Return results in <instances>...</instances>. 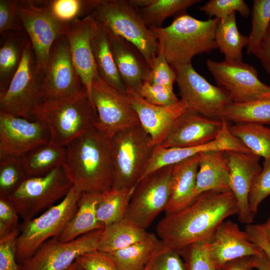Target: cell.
I'll return each instance as SVG.
<instances>
[{"mask_svg":"<svg viewBox=\"0 0 270 270\" xmlns=\"http://www.w3.org/2000/svg\"><path fill=\"white\" fill-rule=\"evenodd\" d=\"M172 166L158 169L138 182L129 202L126 219L146 230L164 211L171 194Z\"/></svg>","mask_w":270,"mask_h":270,"instance_id":"obj_10","label":"cell"},{"mask_svg":"<svg viewBox=\"0 0 270 270\" xmlns=\"http://www.w3.org/2000/svg\"><path fill=\"white\" fill-rule=\"evenodd\" d=\"M108 32L136 46L151 65L157 55L159 42L144 24L138 10L126 0H98L90 15Z\"/></svg>","mask_w":270,"mask_h":270,"instance_id":"obj_5","label":"cell"},{"mask_svg":"<svg viewBox=\"0 0 270 270\" xmlns=\"http://www.w3.org/2000/svg\"><path fill=\"white\" fill-rule=\"evenodd\" d=\"M200 154L172 166L171 194L164 210L166 214L179 210L190 204L196 194Z\"/></svg>","mask_w":270,"mask_h":270,"instance_id":"obj_25","label":"cell"},{"mask_svg":"<svg viewBox=\"0 0 270 270\" xmlns=\"http://www.w3.org/2000/svg\"><path fill=\"white\" fill-rule=\"evenodd\" d=\"M270 74V33L268 32L258 48L253 53Z\"/></svg>","mask_w":270,"mask_h":270,"instance_id":"obj_52","label":"cell"},{"mask_svg":"<svg viewBox=\"0 0 270 270\" xmlns=\"http://www.w3.org/2000/svg\"><path fill=\"white\" fill-rule=\"evenodd\" d=\"M23 26L20 18L19 0H0V33L10 30L19 32Z\"/></svg>","mask_w":270,"mask_h":270,"instance_id":"obj_47","label":"cell"},{"mask_svg":"<svg viewBox=\"0 0 270 270\" xmlns=\"http://www.w3.org/2000/svg\"><path fill=\"white\" fill-rule=\"evenodd\" d=\"M229 131L252 154L270 159V128L255 122H238L228 125Z\"/></svg>","mask_w":270,"mask_h":270,"instance_id":"obj_34","label":"cell"},{"mask_svg":"<svg viewBox=\"0 0 270 270\" xmlns=\"http://www.w3.org/2000/svg\"><path fill=\"white\" fill-rule=\"evenodd\" d=\"M108 33L114 60L124 84L138 92L142 84L150 79V65L133 44Z\"/></svg>","mask_w":270,"mask_h":270,"instance_id":"obj_24","label":"cell"},{"mask_svg":"<svg viewBox=\"0 0 270 270\" xmlns=\"http://www.w3.org/2000/svg\"><path fill=\"white\" fill-rule=\"evenodd\" d=\"M76 262L84 270H122L108 253L99 250L84 254Z\"/></svg>","mask_w":270,"mask_h":270,"instance_id":"obj_49","label":"cell"},{"mask_svg":"<svg viewBox=\"0 0 270 270\" xmlns=\"http://www.w3.org/2000/svg\"><path fill=\"white\" fill-rule=\"evenodd\" d=\"M197 174L196 194L213 190L231 191L230 170L226 151L214 150L201 152Z\"/></svg>","mask_w":270,"mask_h":270,"instance_id":"obj_26","label":"cell"},{"mask_svg":"<svg viewBox=\"0 0 270 270\" xmlns=\"http://www.w3.org/2000/svg\"><path fill=\"white\" fill-rule=\"evenodd\" d=\"M144 270H185V266L178 252L162 243Z\"/></svg>","mask_w":270,"mask_h":270,"instance_id":"obj_44","label":"cell"},{"mask_svg":"<svg viewBox=\"0 0 270 270\" xmlns=\"http://www.w3.org/2000/svg\"><path fill=\"white\" fill-rule=\"evenodd\" d=\"M223 124L224 120L211 118L187 110L176 119L160 146L188 148L204 144L217 137Z\"/></svg>","mask_w":270,"mask_h":270,"instance_id":"obj_21","label":"cell"},{"mask_svg":"<svg viewBox=\"0 0 270 270\" xmlns=\"http://www.w3.org/2000/svg\"><path fill=\"white\" fill-rule=\"evenodd\" d=\"M20 230L0 238V270H20L16 258V241Z\"/></svg>","mask_w":270,"mask_h":270,"instance_id":"obj_48","label":"cell"},{"mask_svg":"<svg viewBox=\"0 0 270 270\" xmlns=\"http://www.w3.org/2000/svg\"><path fill=\"white\" fill-rule=\"evenodd\" d=\"M251 16L252 28L246 46L248 54H253L268 32L270 24V0H254Z\"/></svg>","mask_w":270,"mask_h":270,"instance_id":"obj_39","label":"cell"},{"mask_svg":"<svg viewBox=\"0 0 270 270\" xmlns=\"http://www.w3.org/2000/svg\"><path fill=\"white\" fill-rule=\"evenodd\" d=\"M94 22L88 16L68 25L64 32L73 64L92 102V85L97 70L90 42Z\"/></svg>","mask_w":270,"mask_h":270,"instance_id":"obj_22","label":"cell"},{"mask_svg":"<svg viewBox=\"0 0 270 270\" xmlns=\"http://www.w3.org/2000/svg\"><path fill=\"white\" fill-rule=\"evenodd\" d=\"M215 39L218 48L224 56V60L242 61V50L248 46L249 39L238 30L236 13L218 20Z\"/></svg>","mask_w":270,"mask_h":270,"instance_id":"obj_33","label":"cell"},{"mask_svg":"<svg viewBox=\"0 0 270 270\" xmlns=\"http://www.w3.org/2000/svg\"><path fill=\"white\" fill-rule=\"evenodd\" d=\"M215 270H254L251 256L239 258L216 268Z\"/></svg>","mask_w":270,"mask_h":270,"instance_id":"obj_53","label":"cell"},{"mask_svg":"<svg viewBox=\"0 0 270 270\" xmlns=\"http://www.w3.org/2000/svg\"><path fill=\"white\" fill-rule=\"evenodd\" d=\"M245 232L248 240L262 250L270 248V217L261 224H247Z\"/></svg>","mask_w":270,"mask_h":270,"instance_id":"obj_51","label":"cell"},{"mask_svg":"<svg viewBox=\"0 0 270 270\" xmlns=\"http://www.w3.org/2000/svg\"><path fill=\"white\" fill-rule=\"evenodd\" d=\"M103 228L68 242L60 241L57 236L52 238L20 264V270H65L80 256L98 250Z\"/></svg>","mask_w":270,"mask_h":270,"instance_id":"obj_15","label":"cell"},{"mask_svg":"<svg viewBox=\"0 0 270 270\" xmlns=\"http://www.w3.org/2000/svg\"><path fill=\"white\" fill-rule=\"evenodd\" d=\"M98 0H48V6L53 16L65 26L78 19L90 16Z\"/></svg>","mask_w":270,"mask_h":270,"instance_id":"obj_38","label":"cell"},{"mask_svg":"<svg viewBox=\"0 0 270 270\" xmlns=\"http://www.w3.org/2000/svg\"><path fill=\"white\" fill-rule=\"evenodd\" d=\"M72 186L61 166L44 176L28 177L6 198L25 222L62 200Z\"/></svg>","mask_w":270,"mask_h":270,"instance_id":"obj_9","label":"cell"},{"mask_svg":"<svg viewBox=\"0 0 270 270\" xmlns=\"http://www.w3.org/2000/svg\"><path fill=\"white\" fill-rule=\"evenodd\" d=\"M199 10L210 18L214 16L219 20L224 19L236 12L246 18L250 12V8L242 0H210L199 7Z\"/></svg>","mask_w":270,"mask_h":270,"instance_id":"obj_42","label":"cell"},{"mask_svg":"<svg viewBox=\"0 0 270 270\" xmlns=\"http://www.w3.org/2000/svg\"><path fill=\"white\" fill-rule=\"evenodd\" d=\"M18 216L8 198L0 196V238L20 230Z\"/></svg>","mask_w":270,"mask_h":270,"instance_id":"obj_50","label":"cell"},{"mask_svg":"<svg viewBox=\"0 0 270 270\" xmlns=\"http://www.w3.org/2000/svg\"><path fill=\"white\" fill-rule=\"evenodd\" d=\"M84 90L64 34L54 42L50 50L42 83V102L67 97Z\"/></svg>","mask_w":270,"mask_h":270,"instance_id":"obj_16","label":"cell"},{"mask_svg":"<svg viewBox=\"0 0 270 270\" xmlns=\"http://www.w3.org/2000/svg\"><path fill=\"white\" fill-rule=\"evenodd\" d=\"M208 243L194 242L178 251L184 262L185 270H215Z\"/></svg>","mask_w":270,"mask_h":270,"instance_id":"obj_41","label":"cell"},{"mask_svg":"<svg viewBox=\"0 0 270 270\" xmlns=\"http://www.w3.org/2000/svg\"><path fill=\"white\" fill-rule=\"evenodd\" d=\"M154 0H127L128 4L138 10L148 6Z\"/></svg>","mask_w":270,"mask_h":270,"instance_id":"obj_55","label":"cell"},{"mask_svg":"<svg viewBox=\"0 0 270 270\" xmlns=\"http://www.w3.org/2000/svg\"><path fill=\"white\" fill-rule=\"evenodd\" d=\"M230 170V188L238 208V220L246 224H251L255 216L250 211L248 195L252 182L262 170L260 157L252 152L226 151Z\"/></svg>","mask_w":270,"mask_h":270,"instance_id":"obj_18","label":"cell"},{"mask_svg":"<svg viewBox=\"0 0 270 270\" xmlns=\"http://www.w3.org/2000/svg\"><path fill=\"white\" fill-rule=\"evenodd\" d=\"M126 96L135 110L140 125L150 136L154 146L160 145L168 135L175 121L187 110L181 100L167 106L147 102L136 90L126 87Z\"/></svg>","mask_w":270,"mask_h":270,"instance_id":"obj_19","label":"cell"},{"mask_svg":"<svg viewBox=\"0 0 270 270\" xmlns=\"http://www.w3.org/2000/svg\"><path fill=\"white\" fill-rule=\"evenodd\" d=\"M44 73L38 65L29 39L26 40L20 64L4 93L0 94V112L30 121L42 102Z\"/></svg>","mask_w":270,"mask_h":270,"instance_id":"obj_8","label":"cell"},{"mask_svg":"<svg viewBox=\"0 0 270 270\" xmlns=\"http://www.w3.org/2000/svg\"><path fill=\"white\" fill-rule=\"evenodd\" d=\"M21 157L9 156L0 159V196L8 197L28 178Z\"/></svg>","mask_w":270,"mask_h":270,"instance_id":"obj_40","label":"cell"},{"mask_svg":"<svg viewBox=\"0 0 270 270\" xmlns=\"http://www.w3.org/2000/svg\"><path fill=\"white\" fill-rule=\"evenodd\" d=\"M82 192L72 186L58 203L20 224L16 241V258L19 264L32 256L45 242L60 234L76 212Z\"/></svg>","mask_w":270,"mask_h":270,"instance_id":"obj_7","label":"cell"},{"mask_svg":"<svg viewBox=\"0 0 270 270\" xmlns=\"http://www.w3.org/2000/svg\"><path fill=\"white\" fill-rule=\"evenodd\" d=\"M66 147L52 142L42 144L21 157L28 177L44 176L64 163Z\"/></svg>","mask_w":270,"mask_h":270,"instance_id":"obj_29","label":"cell"},{"mask_svg":"<svg viewBox=\"0 0 270 270\" xmlns=\"http://www.w3.org/2000/svg\"><path fill=\"white\" fill-rule=\"evenodd\" d=\"M228 125V123L224 120L222 128L217 137L204 144L188 148H164L160 145L154 146L141 179L158 169L174 165L203 152L234 150L246 153L252 152L240 140L230 134Z\"/></svg>","mask_w":270,"mask_h":270,"instance_id":"obj_20","label":"cell"},{"mask_svg":"<svg viewBox=\"0 0 270 270\" xmlns=\"http://www.w3.org/2000/svg\"><path fill=\"white\" fill-rule=\"evenodd\" d=\"M138 93L147 102L156 106H170L180 100L174 93L173 88L152 84L148 82L142 84Z\"/></svg>","mask_w":270,"mask_h":270,"instance_id":"obj_46","label":"cell"},{"mask_svg":"<svg viewBox=\"0 0 270 270\" xmlns=\"http://www.w3.org/2000/svg\"><path fill=\"white\" fill-rule=\"evenodd\" d=\"M134 188H112L100 194L96 214L98 222L104 228L125 218Z\"/></svg>","mask_w":270,"mask_h":270,"instance_id":"obj_32","label":"cell"},{"mask_svg":"<svg viewBox=\"0 0 270 270\" xmlns=\"http://www.w3.org/2000/svg\"><path fill=\"white\" fill-rule=\"evenodd\" d=\"M148 233L124 218L103 228L98 250L110 253L122 249L143 240Z\"/></svg>","mask_w":270,"mask_h":270,"instance_id":"obj_31","label":"cell"},{"mask_svg":"<svg viewBox=\"0 0 270 270\" xmlns=\"http://www.w3.org/2000/svg\"><path fill=\"white\" fill-rule=\"evenodd\" d=\"M219 20H201L186 12L176 16L166 27L150 28L164 50L166 59L174 69L191 64L198 54L218 48L215 32Z\"/></svg>","mask_w":270,"mask_h":270,"instance_id":"obj_3","label":"cell"},{"mask_svg":"<svg viewBox=\"0 0 270 270\" xmlns=\"http://www.w3.org/2000/svg\"><path fill=\"white\" fill-rule=\"evenodd\" d=\"M270 196V159H264L262 170L254 178L248 195L250 211L256 215L263 200Z\"/></svg>","mask_w":270,"mask_h":270,"instance_id":"obj_43","label":"cell"},{"mask_svg":"<svg viewBox=\"0 0 270 270\" xmlns=\"http://www.w3.org/2000/svg\"><path fill=\"white\" fill-rule=\"evenodd\" d=\"M209 252L216 268L232 260L260 254L262 250L250 242L246 232L228 220L218 228L208 243Z\"/></svg>","mask_w":270,"mask_h":270,"instance_id":"obj_23","label":"cell"},{"mask_svg":"<svg viewBox=\"0 0 270 270\" xmlns=\"http://www.w3.org/2000/svg\"><path fill=\"white\" fill-rule=\"evenodd\" d=\"M207 68L217 86L232 102L244 104L270 98V86L260 80L256 70L242 61L208 60Z\"/></svg>","mask_w":270,"mask_h":270,"instance_id":"obj_14","label":"cell"},{"mask_svg":"<svg viewBox=\"0 0 270 270\" xmlns=\"http://www.w3.org/2000/svg\"><path fill=\"white\" fill-rule=\"evenodd\" d=\"M100 194L82 192L76 212L57 236L60 241L70 242L82 235L104 228L98 222L96 214Z\"/></svg>","mask_w":270,"mask_h":270,"instance_id":"obj_28","label":"cell"},{"mask_svg":"<svg viewBox=\"0 0 270 270\" xmlns=\"http://www.w3.org/2000/svg\"><path fill=\"white\" fill-rule=\"evenodd\" d=\"M254 268L257 270H270V256L263 250L258 254L251 256Z\"/></svg>","mask_w":270,"mask_h":270,"instance_id":"obj_54","label":"cell"},{"mask_svg":"<svg viewBox=\"0 0 270 270\" xmlns=\"http://www.w3.org/2000/svg\"><path fill=\"white\" fill-rule=\"evenodd\" d=\"M176 79V74L168 62L163 48L159 44L158 52L151 65L148 82L152 84L162 85L173 88Z\"/></svg>","mask_w":270,"mask_h":270,"instance_id":"obj_45","label":"cell"},{"mask_svg":"<svg viewBox=\"0 0 270 270\" xmlns=\"http://www.w3.org/2000/svg\"><path fill=\"white\" fill-rule=\"evenodd\" d=\"M90 42L96 68L100 76L118 90L126 93V86L119 74L114 60L109 33L95 21Z\"/></svg>","mask_w":270,"mask_h":270,"instance_id":"obj_27","label":"cell"},{"mask_svg":"<svg viewBox=\"0 0 270 270\" xmlns=\"http://www.w3.org/2000/svg\"><path fill=\"white\" fill-rule=\"evenodd\" d=\"M19 9L36 63L44 74L52 46L64 34L66 26L53 16L48 0H19Z\"/></svg>","mask_w":270,"mask_h":270,"instance_id":"obj_13","label":"cell"},{"mask_svg":"<svg viewBox=\"0 0 270 270\" xmlns=\"http://www.w3.org/2000/svg\"><path fill=\"white\" fill-rule=\"evenodd\" d=\"M62 165L72 185L84 192H102L112 188L111 138L96 126L66 146Z\"/></svg>","mask_w":270,"mask_h":270,"instance_id":"obj_2","label":"cell"},{"mask_svg":"<svg viewBox=\"0 0 270 270\" xmlns=\"http://www.w3.org/2000/svg\"><path fill=\"white\" fill-rule=\"evenodd\" d=\"M162 244L156 235L149 232L143 240L108 254L122 270H144Z\"/></svg>","mask_w":270,"mask_h":270,"instance_id":"obj_30","label":"cell"},{"mask_svg":"<svg viewBox=\"0 0 270 270\" xmlns=\"http://www.w3.org/2000/svg\"><path fill=\"white\" fill-rule=\"evenodd\" d=\"M238 214L231 191H207L185 208L166 214L157 224L156 234L164 246L178 251L194 242H210L220 224Z\"/></svg>","mask_w":270,"mask_h":270,"instance_id":"obj_1","label":"cell"},{"mask_svg":"<svg viewBox=\"0 0 270 270\" xmlns=\"http://www.w3.org/2000/svg\"><path fill=\"white\" fill-rule=\"evenodd\" d=\"M22 34L9 36L0 48V94L5 92L20 62L26 38Z\"/></svg>","mask_w":270,"mask_h":270,"instance_id":"obj_35","label":"cell"},{"mask_svg":"<svg viewBox=\"0 0 270 270\" xmlns=\"http://www.w3.org/2000/svg\"><path fill=\"white\" fill-rule=\"evenodd\" d=\"M228 122H255L270 124V98L244 104L232 102L226 108Z\"/></svg>","mask_w":270,"mask_h":270,"instance_id":"obj_36","label":"cell"},{"mask_svg":"<svg viewBox=\"0 0 270 270\" xmlns=\"http://www.w3.org/2000/svg\"><path fill=\"white\" fill-rule=\"evenodd\" d=\"M199 0H154L148 6L140 9V14L148 28H161L164 21L170 16L179 15Z\"/></svg>","mask_w":270,"mask_h":270,"instance_id":"obj_37","label":"cell"},{"mask_svg":"<svg viewBox=\"0 0 270 270\" xmlns=\"http://www.w3.org/2000/svg\"><path fill=\"white\" fill-rule=\"evenodd\" d=\"M154 146L148 134L139 124L111 138L112 188H132L141 179Z\"/></svg>","mask_w":270,"mask_h":270,"instance_id":"obj_6","label":"cell"},{"mask_svg":"<svg viewBox=\"0 0 270 270\" xmlns=\"http://www.w3.org/2000/svg\"><path fill=\"white\" fill-rule=\"evenodd\" d=\"M91 100L98 116L96 127L110 138L140 124L126 93L108 84L97 70L92 82Z\"/></svg>","mask_w":270,"mask_h":270,"instance_id":"obj_12","label":"cell"},{"mask_svg":"<svg viewBox=\"0 0 270 270\" xmlns=\"http://www.w3.org/2000/svg\"><path fill=\"white\" fill-rule=\"evenodd\" d=\"M65 270H84V269L75 261L69 268Z\"/></svg>","mask_w":270,"mask_h":270,"instance_id":"obj_56","label":"cell"},{"mask_svg":"<svg viewBox=\"0 0 270 270\" xmlns=\"http://www.w3.org/2000/svg\"><path fill=\"white\" fill-rule=\"evenodd\" d=\"M50 140L48 129L40 120L30 121L0 112V159L22 157Z\"/></svg>","mask_w":270,"mask_h":270,"instance_id":"obj_17","label":"cell"},{"mask_svg":"<svg viewBox=\"0 0 270 270\" xmlns=\"http://www.w3.org/2000/svg\"><path fill=\"white\" fill-rule=\"evenodd\" d=\"M35 120L48 129L50 141L66 147L96 126L98 116L85 90L64 98L42 102L34 112Z\"/></svg>","mask_w":270,"mask_h":270,"instance_id":"obj_4","label":"cell"},{"mask_svg":"<svg viewBox=\"0 0 270 270\" xmlns=\"http://www.w3.org/2000/svg\"><path fill=\"white\" fill-rule=\"evenodd\" d=\"M180 99L188 110L206 117L224 120L226 108L232 102L222 88L210 84L191 64L174 68Z\"/></svg>","mask_w":270,"mask_h":270,"instance_id":"obj_11","label":"cell"},{"mask_svg":"<svg viewBox=\"0 0 270 270\" xmlns=\"http://www.w3.org/2000/svg\"><path fill=\"white\" fill-rule=\"evenodd\" d=\"M268 32L270 33V24L268 29Z\"/></svg>","mask_w":270,"mask_h":270,"instance_id":"obj_57","label":"cell"}]
</instances>
